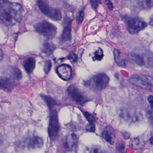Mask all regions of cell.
I'll list each match as a JSON object with an SVG mask.
<instances>
[{
	"label": "cell",
	"instance_id": "e0dca14e",
	"mask_svg": "<svg viewBox=\"0 0 153 153\" xmlns=\"http://www.w3.org/2000/svg\"><path fill=\"white\" fill-rule=\"evenodd\" d=\"M113 54H114L115 62L120 67H126V62H125V60L121 57L120 51L117 49H115L113 51Z\"/></svg>",
	"mask_w": 153,
	"mask_h": 153
},
{
	"label": "cell",
	"instance_id": "74e56055",
	"mask_svg": "<svg viewBox=\"0 0 153 153\" xmlns=\"http://www.w3.org/2000/svg\"><path fill=\"white\" fill-rule=\"evenodd\" d=\"M3 143V139L1 135L0 134V146Z\"/></svg>",
	"mask_w": 153,
	"mask_h": 153
},
{
	"label": "cell",
	"instance_id": "9a60e30c",
	"mask_svg": "<svg viewBox=\"0 0 153 153\" xmlns=\"http://www.w3.org/2000/svg\"><path fill=\"white\" fill-rule=\"evenodd\" d=\"M145 142L143 139H141L140 137L133 138L130 141L129 145L131 148L135 150H139L144 146Z\"/></svg>",
	"mask_w": 153,
	"mask_h": 153
},
{
	"label": "cell",
	"instance_id": "f1b7e54d",
	"mask_svg": "<svg viewBox=\"0 0 153 153\" xmlns=\"http://www.w3.org/2000/svg\"><path fill=\"white\" fill-rule=\"evenodd\" d=\"M143 3L146 8H152L153 6V0H143Z\"/></svg>",
	"mask_w": 153,
	"mask_h": 153
},
{
	"label": "cell",
	"instance_id": "3957f363",
	"mask_svg": "<svg viewBox=\"0 0 153 153\" xmlns=\"http://www.w3.org/2000/svg\"><path fill=\"white\" fill-rule=\"evenodd\" d=\"M35 28L36 32L48 39H52L54 37L57 32L56 27L46 21L38 23L35 26Z\"/></svg>",
	"mask_w": 153,
	"mask_h": 153
},
{
	"label": "cell",
	"instance_id": "484cf974",
	"mask_svg": "<svg viewBox=\"0 0 153 153\" xmlns=\"http://www.w3.org/2000/svg\"><path fill=\"white\" fill-rule=\"evenodd\" d=\"M133 59H134V61L137 64L139 65H143V58L140 56L135 55L134 56Z\"/></svg>",
	"mask_w": 153,
	"mask_h": 153
},
{
	"label": "cell",
	"instance_id": "9c48e42d",
	"mask_svg": "<svg viewBox=\"0 0 153 153\" xmlns=\"http://www.w3.org/2000/svg\"><path fill=\"white\" fill-rule=\"evenodd\" d=\"M25 147L30 150L40 148L44 145L43 139L37 136H30L25 138L23 142Z\"/></svg>",
	"mask_w": 153,
	"mask_h": 153
},
{
	"label": "cell",
	"instance_id": "7c38bea8",
	"mask_svg": "<svg viewBox=\"0 0 153 153\" xmlns=\"http://www.w3.org/2000/svg\"><path fill=\"white\" fill-rule=\"evenodd\" d=\"M102 137L107 143L111 145L114 144L116 139L115 131L112 128L108 126L102 131Z\"/></svg>",
	"mask_w": 153,
	"mask_h": 153
},
{
	"label": "cell",
	"instance_id": "d6a6232c",
	"mask_svg": "<svg viewBox=\"0 0 153 153\" xmlns=\"http://www.w3.org/2000/svg\"><path fill=\"white\" fill-rule=\"evenodd\" d=\"M147 100H148V102L149 104H150L152 108H153V95H150L148 96L147 98Z\"/></svg>",
	"mask_w": 153,
	"mask_h": 153
},
{
	"label": "cell",
	"instance_id": "d6986e66",
	"mask_svg": "<svg viewBox=\"0 0 153 153\" xmlns=\"http://www.w3.org/2000/svg\"><path fill=\"white\" fill-rule=\"evenodd\" d=\"M10 76L13 79L19 80L22 78V74L20 70L17 67H13L10 70Z\"/></svg>",
	"mask_w": 153,
	"mask_h": 153
},
{
	"label": "cell",
	"instance_id": "836d02e7",
	"mask_svg": "<svg viewBox=\"0 0 153 153\" xmlns=\"http://www.w3.org/2000/svg\"><path fill=\"white\" fill-rule=\"evenodd\" d=\"M70 59L72 61V62H75L76 61V56L75 54H73L70 56Z\"/></svg>",
	"mask_w": 153,
	"mask_h": 153
},
{
	"label": "cell",
	"instance_id": "8992f818",
	"mask_svg": "<svg viewBox=\"0 0 153 153\" xmlns=\"http://www.w3.org/2000/svg\"><path fill=\"white\" fill-rule=\"evenodd\" d=\"M126 24L128 32L132 35L137 34L147 26L145 22L138 18H128Z\"/></svg>",
	"mask_w": 153,
	"mask_h": 153
},
{
	"label": "cell",
	"instance_id": "8fae6325",
	"mask_svg": "<svg viewBox=\"0 0 153 153\" xmlns=\"http://www.w3.org/2000/svg\"><path fill=\"white\" fill-rule=\"evenodd\" d=\"M15 85L12 79L8 77H0V90L10 92L13 90Z\"/></svg>",
	"mask_w": 153,
	"mask_h": 153
},
{
	"label": "cell",
	"instance_id": "4dcf8cb0",
	"mask_svg": "<svg viewBox=\"0 0 153 153\" xmlns=\"http://www.w3.org/2000/svg\"><path fill=\"white\" fill-rule=\"evenodd\" d=\"M147 115L150 121L153 124V108H152V109L148 111Z\"/></svg>",
	"mask_w": 153,
	"mask_h": 153
},
{
	"label": "cell",
	"instance_id": "cb8c5ba5",
	"mask_svg": "<svg viewBox=\"0 0 153 153\" xmlns=\"http://www.w3.org/2000/svg\"><path fill=\"white\" fill-rule=\"evenodd\" d=\"M52 68V63L51 61H47L45 63V67H44V71L46 74L49 73L50 71H51Z\"/></svg>",
	"mask_w": 153,
	"mask_h": 153
},
{
	"label": "cell",
	"instance_id": "30bf717a",
	"mask_svg": "<svg viewBox=\"0 0 153 153\" xmlns=\"http://www.w3.org/2000/svg\"><path fill=\"white\" fill-rule=\"evenodd\" d=\"M56 71L59 77L65 81L70 80L72 75L71 68L67 65H62L58 66Z\"/></svg>",
	"mask_w": 153,
	"mask_h": 153
},
{
	"label": "cell",
	"instance_id": "f35d334b",
	"mask_svg": "<svg viewBox=\"0 0 153 153\" xmlns=\"http://www.w3.org/2000/svg\"><path fill=\"white\" fill-rule=\"evenodd\" d=\"M150 141L151 142V143L153 145V137H152L150 138Z\"/></svg>",
	"mask_w": 153,
	"mask_h": 153
},
{
	"label": "cell",
	"instance_id": "ffe728a7",
	"mask_svg": "<svg viewBox=\"0 0 153 153\" xmlns=\"http://www.w3.org/2000/svg\"><path fill=\"white\" fill-rule=\"evenodd\" d=\"M133 76L138 77L143 80L148 85L152 87H153V77L151 76L144 75V74H135Z\"/></svg>",
	"mask_w": 153,
	"mask_h": 153
},
{
	"label": "cell",
	"instance_id": "d4e9b609",
	"mask_svg": "<svg viewBox=\"0 0 153 153\" xmlns=\"http://www.w3.org/2000/svg\"><path fill=\"white\" fill-rule=\"evenodd\" d=\"M84 16V13L83 11L79 12L76 15V22L78 23H81L83 20Z\"/></svg>",
	"mask_w": 153,
	"mask_h": 153
},
{
	"label": "cell",
	"instance_id": "7a4b0ae2",
	"mask_svg": "<svg viewBox=\"0 0 153 153\" xmlns=\"http://www.w3.org/2000/svg\"><path fill=\"white\" fill-rule=\"evenodd\" d=\"M109 81L108 76L105 74L100 73L95 75L88 81H85L84 84L93 90L101 91L107 87Z\"/></svg>",
	"mask_w": 153,
	"mask_h": 153
},
{
	"label": "cell",
	"instance_id": "4fadbf2b",
	"mask_svg": "<svg viewBox=\"0 0 153 153\" xmlns=\"http://www.w3.org/2000/svg\"><path fill=\"white\" fill-rule=\"evenodd\" d=\"M65 24L64 25L62 34V39L63 41H69L71 38V22L72 21H65Z\"/></svg>",
	"mask_w": 153,
	"mask_h": 153
},
{
	"label": "cell",
	"instance_id": "f546056e",
	"mask_svg": "<svg viewBox=\"0 0 153 153\" xmlns=\"http://www.w3.org/2000/svg\"><path fill=\"white\" fill-rule=\"evenodd\" d=\"M86 130L88 132H91V133H94V132H95V127L94 123H92V124L89 123V125L86 126Z\"/></svg>",
	"mask_w": 153,
	"mask_h": 153
},
{
	"label": "cell",
	"instance_id": "44dd1931",
	"mask_svg": "<svg viewBox=\"0 0 153 153\" xmlns=\"http://www.w3.org/2000/svg\"><path fill=\"white\" fill-rule=\"evenodd\" d=\"M42 98L44 99L45 101L46 102L49 109H51L53 108L56 105V102L51 97L49 96H45V95H42Z\"/></svg>",
	"mask_w": 153,
	"mask_h": 153
},
{
	"label": "cell",
	"instance_id": "4316f807",
	"mask_svg": "<svg viewBox=\"0 0 153 153\" xmlns=\"http://www.w3.org/2000/svg\"><path fill=\"white\" fill-rule=\"evenodd\" d=\"M84 115L85 117L86 118V119L88 120L90 124L94 123V118L91 114H90L88 112H86L85 113Z\"/></svg>",
	"mask_w": 153,
	"mask_h": 153
},
{
	"label": "cell",
	"instance_id": "8d00e7d4",
	"mask_svg": "<svg viewBox=\"0 0 153 153\" xmlns=\"http://www.w3.org/2000/svg\"><path fill=\"white\" fill-rule=\"evenodd\" d=\"M150 24L152 26H153V15L151 16V18H150Z\"/></svg>",
	"mask_w": 153,
	"mask_h": 153
},
{
	"label": "cell",
	"instance_id": "5bb4252c",
	"mask_svg": "<svg viewBox=\"0 0 153 153\" xmlns=\"http://www.w3.org/2000/svg\"><path fill=\"white\" fill-rule=\"evenodd\" d=\"M129 82L132 84L138 86L143 90L151 91L152 90V87L148 85L143 80L138 77L133 76L129 79Z\"/></svg>",
	"mask_w": 153,
	"mask_h": 153
},
{
	"label": "cell",
	"instance_id": "52a82bcc",
	"mask_svg": "<svg viewBox=\"0 0 153 153\" xmlns=\"http://www.w3.org/2000/svg\"><path fill=\"white\" fill-rule=\"evenodd\" d=\"M63 146L66 152H76L78 146L77 135L71 134L66 136L64 139Z\"/></svg>",
	"mask_w": 153,
	"mask_h": 153
},
{
	"label": "cell",
	"instance_id": "2e32d148",
	"mask_svg": "<svg viewBox=\"0 0 153 153\" xmlns=\"http://www.w3.org/2000/svg\"><path fill=\"white\" fill-rule=\"evenodd\" d=\"M25 71L28 74H31L36 67V61L33 58H29L25 61L24 64Z\"/></svg>",
	"mask_w": 153,
	"mask_h": 153
},
{
	"label": "cell",
	"instance_id": "1f68e13d",
	"mask_svg": "<svg viewBox=\"0 0 153 153\" xmlns=\"http://www.w3.org/2000/svg\"><path fill=\"white\" fill-rule=\"evenodd\" d=\"M105 2H106V5L108 6L109 9H110V10H113V4H112V2H111L110 0H106V1H105Z\"/></svg>",
	"mask_w": 153,
	"mask_h": 153
},
{
	"label": "cell",
	"instance_id": "ac0fdd59",
	"mask_svg": "<svg viewBox=\"0 0 153 153\" xmlns=\"http://www.w3.org/2000/svg\"><path fill=\"white\" fill-rule=\"evenodd\" d=\"M55 49V46L53 43L46 42L43 45L42 50L45 54L48 56H50L53 53Z\"/></svg>",
	"mask_w": 153,
	"mask_h": 153
},
{
	"label": "cell",
	"instance_id": "7402d4cb",
	"mask_svg": "<svg viewBox=\"0 0 153 153\" xmlns=\"http://www.w3.org/2000/svg\"><path fill=\"white\" fill-rule=\"evenodd\" d=\"M85 153H107L98 146H93L88 148Z\"/></svg>",
	"mask_w": 153,
	"mask_h": 153
},
{
	"label": "cell",
	"instance_id": "d590c367",
	"mask_svg": "<svg viewBox=\"0 0 153 153\" xmlns=\"http://www.w3.org/2000/svg\"><path fill=\"white\" fill-rule=\"evenodd\" d=\"M3 52L2 51L1 49H0V61L2 59V58H3Z\"/></svg>",
	"mask_w": 153,
	"mask_h": 153
},
{
	"label": "cell",
	"instance_id": "ba28073f",
	"mask_svg": "<svg viewBox=\"0 0 153 153\" xmlns=\"http://www.w3.org/2000/svg\"><path fill=\"white\" fill-rule=\"evenodd\" d=\"M68 94L74 101L76 103L83 105L87 102L88 99L77 87L74 85H70L67 89Z\"/></svg>",
	"mask_w": 153,
	"mask_h": 153
},
{
	"label": "cell",
	"instance_id": "277c9868",
	"mask_svg": "<svg viewBox=\"0 0 153 153\" xmlns=\"http://www.w3.org/2000/svg\"><path fill=\"white\" fill-rule=\"evenodd\" d=\"M60 130V126L57 111L53 110L50 114V121L48 128V135L51 141H54L57 139Z\"/></svg>",
	"mask_w": 153,
	"mask_h": 153
},
{
	"label": "cell",
	"instance_id": "603a6c76",
	"mask_svg": "<svg viewBox=\"0 0 153 153\" xmlns=\"http://www.w3.org/2000/svg\"><path fill=\"white\" fill-rule=\"evenodd\" d=\"M104 54H103V51L101 48H99L94 54V59L97 61H101L103 58Z\"/></svg>",
	"mask_w": 153,
	"mask_h": 153
},
{
	"label": "cell",
	"instance_id": "e575fe53",
	"mask_svg": "<svg viewBox=\"0 0 153 153\" xmlns=\"http://www.w3.org/2000/svg\"><path fill=\"white\" fill-rule=\"evenodd\" d=\"M123 136L124 137V138L126 139H128L130 137V135L128 133L125 132L124 134H123Z\"/></svg>",
	"mask_w": 153,
	"mask_h": 153
},
{
	"label": "cell",
	"instance_id": "83f0119b",
	"mask_svg": "<svg viewBox=\"0 0 153 153\" xmlns=\"http://www.w3.org/2000/svg\"><path fill=\"white\" fill-rule=\"evenodd\" d=\"M91 2L92 7L94 10H96L99 4L101 3V0H91Z\"/></svg>",
	"mask_w": 153,
	"mask_h": 153
},
{
	"label": "cell",
	"instance_id": "6da1fadb",
	"mask_svg": "<svg viewBox=\"0 0 153 153\" xmlns=\"http://www.w3.org/2000/svg\"><path fill=\"white\" fill-rule=\"evenodd\" d=\"M24 10L18 3L8 0L0 1V22L6 26H11L20 22Z\"/></svg>",
	"mask_w": 153,
	"mask_h": 153
},
{
	"label": "cell",
	"instance_id": "5b68a950",
	"mask_svg": "<svg viewBox=\"0 0 153 153\" xmlns=\"http://www.w3.org/2000/svg\"><path fill=\"white\" fill-rule=\"evenodd\" d=\"M38 5L44 14L53 20L60 21L62 19V15L60 10L49 7L43 0H38Z\"/></svg>",
	"mask_w": 153,
	"mask_h": 153
}]
</instances>
